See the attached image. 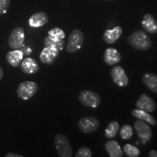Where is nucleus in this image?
I'll list each match as a JSON object with an SVG mask.
<instances>
[{"mask_svg": "<svg viewBox=\"0 0 157 157\" xmlns=\"http://www.w3.org/2000/svg\"><path fill=\"white\" fill-rule=\"evenodd\" d=\"M148 156L150 157H157V151L154 150V149L151 150L150 151H149Z\"/></svg>", "mask_w": 157, "mask_h": 157, "instance_id": "nucleus-30", "label": "nucleus"}, {"mask_svg": "<svg viewBox=\"0 0 157 157\" xmlns=\"http://www.w3.org/2000/svg\"><path fill=\"white\" fill-rule=\"evenodd\" d=\"M143 82L153 93L157 94V75L154 73H147L143 76Z\"/></svg>", "mask_w": 157, "mask_h": 157, "instance_id": "nucleus-20", "label": "nucleus"}, {"mask_svg": "<svg viewBox=\"0 0 157 157\" xmlns=\"http://www.w3.org/2000/svg\"><path fill=\"white\" fill-rule=\"evenodd\" d=\"M135 129L138 137L143 142H148L151 140L153 137L151 128L144 121L137 119L135 122Z\"/></svg>", "mask_w": 157, "mask_h": 157, "instance_id": "nucleus-8", "label": "nucleus"}, {"mask_svg": "<svg viewBox=\"0 0 157 157\" xmlns=\"http://www.w3.org/2000/svg\"><path fill=\"white\" fill-rule=\"evenodd\" d=\"M55 146L60 157H71L72 148L68 137L63 134H57L54 139Z\"/></svg>", "mask_w": 157, "mask_h": 157, "instance_id": "nucleus-2", "label": "nucleus"}, {"mask_svg": "<svg viewBox=\"0 0 157 157\" xmlns=\"http://www.w3.org/2000/svg\"><path fill=\"white\" fill-rule=\"evenodd\" d=\"M23 52L21 50L10 51L6 55V60L13 67H19L23 58Z\"/></svg>", "mask_w": 157, "mask_h": 157, "instance_id": "nucleus-16", "label": "nucleus"}, {"mask_svg": "<svg viewBox=\"0 0 157 157\" xmlns=\"http://www.w3.org/2000/svg\"><path fill=\"white\" fill-rule=\"evenodd\" d=\"M44 46L47 48H50L54 50L59 51L63 50L65 46V41L61 39H55L52 37L48 36L44 39Z\"/></svg>", "mask_w": 157, "mask_h": 157, "instance_id": "nucleus-21", "label": "nucleus"}, {"mask_svg": "<svg viewBox=\"0 0 157 157\" xmlns=\"http://www.w3.org/2000/svg\"><path fill=\"white\" fill-rule=\"evenodd\" d=\"M104 61L109 66H113L120 62L121 57L119 52L117 49L109 48H107L105 51L103 56Z\"/></svg>", "mask_w": 157, "mask_h": 157, "instance_id": "nucleus-14", "label": "nucleus"}, {"mask_svg": "<svg viewBox=\"0 0 157 157\" xmlns=\"http://www.w3.org/2000/svg\"><path fill=\"white\" fill-rule=\"evenodd\" d=\"M141 25L147 32L152 34L157 33V21L150 13H146L144 15L143 21H141Z\"/></svg>", "mask_w": 157, "mask_h": 157, "instance_id": "nucleus-12", "label": "nucleus"}, {"mask_svg": "<svg viewBox=\"0 0 157 157\" xmlns=\"http://www.w3.org/2000/svg\"><path fill=\"white\" fill-rule=\"evenodd\" d=\"M37 90L38 85L36 82L31 81L23 82L17 87V97L23 101H27L35 95Z\"/></svg>", "mask_w": 157, "mask_h": 157, "instance_id": "nucleus-3", "label": "nucleus"}, {"mask_svg": "<svg viewBox=\"0 0 157 157\" xmlns=\"http://www.w3.org/2000/svg\"><path fill=\"white\" fill-rule=\"evenodd\" d=\"M124 152L129 157H137L140 154V150L131 144H126L124 146Z\"/></svg>", "mask_w": 157, "mask_h": 157, "instance_id": "nucleus-23", "label": "nucleus"}, {"mask_svg": "<svg viewBox=\"0 0 157 157\" xmlns=\"http://www.w3.org/2000/svg\"><path fill=\"white\" fill-rule=\"evenodd\" d=\"M119 129V124L117 121L110 122L105 129V136L107 138H113L117 134Z\"/></svg>", "mask_w": 157, "mask_h": 157, "instance_id": "nucleus-22", "label": "nucleus"}, {"mask_svg": "<svg viewBox=\"0 0 157 157\" xmlns=\"http://www.w3.org/2000/svg\"><path fill=\"white\" fill-rule=\"evenodd\" d=\"M111 75L113 81L120 87H126L129 84V78L125 74L124 70L120 66H117L111 69Z\"/></svg>", "mask_w": 157, "mask_h": 157, "instance_id": "nucleus-10", "label": "nucleus"}, {"mask_svg": "<svg viewBox=\"0 0 157 157\" xmlns=\"http://www.w3.org/2000/svg\"><path fill=\"white\" fill-rule=\"evenodd\" d=\"M60 51L54 50L50 48H45L43 49L40 54V60L43 63L47 65H51L53 63L54 60L59 56Z\"/></svg>", "mask_w": 157, "mask_h": 157, "instance_id": "nucleus-13", "label": "nucleus"}, {"mask_svg": "<svg viewBox=\"0 0 157 157\" xmlns=\"http://www.w3.org/2000/svg\"><path fill=\"white\" fill-rule=\"evenodd\" d=\"M127 42L133 48L138 50H146L151 47L152 41L146 32L137 30L131 34L127 38Z\"/></svg>", "mask_w": 157, "mask_h": 157, "instance_id": "nucleus-1", "label": "nucleus"}, {"mask_svg": "<svg viewBox=\"0 0 157 157\" xmlns=\"http://www.w3.org/2000/svg\"><path fill=\"white\" fill-rule=\"evenodd\" d=\"M84 41L83 32L79 29H74L68 37L66 50L69 53H74L81 49Z\"/></svg>", "mask_w": 157, "mask_h": 157, "instance_id": "nucleus-4", "label": "nucleus"}, {"mask_svg": "<svg viewBox=\"0 0 157 157\" xmlns=\"http://www.w3.org/2000/svg\"><path fill=\"white\" fill-rule=\"evenodd\" d=\"M105 148L111 157H121L123 156L122 149L119 144L116 140H109L105 143Z\"/></svg>", "mask_w": 157, "mask_h": 157, "instance_id": "nucleus-18", "label": "nucleus"}, {"mask_svg": "<svg viewBox=\"0 0 157 157\" xmlns=\"http://www.w3.org/2000/svg\"><path fill=\"white\" fill-rule=\"evenodd\" d=\"M6 157H23L22 155H19L17 154H14V153H8L5 155Z\"/></svg>", "mask_w": 157, "mask_h": 157, "instance_id": "nucleus-29", "label": "nucleus"}, {"mask_svg": "<svg viewBox=\"0 0 157 157\" xmlns=\"http://www.w3.org/2000/svg\"><path fill=\"white\" fill-rule=\"evenodd\" d=\"M122 33L123 30L121 26H116L114 29H111V30L108 29V30H105L103 34V40L107 44H112L119 39Z\"/></svg>", "mask_w": 157, "mask_h": 157, "instance_id": "nucleus-15", "label": "nucleus"}, {"mask_svg": "<svg viewBox=\"0 0 157 157\" xmlns=\"http://www.w3.org/2000/svg\"><path fill=\"white\" fill-rule=\"evenodd\" d=\"M21 69L25 74H32L39 71V66L34 59L31 58H26L21 62Z\"/></svg>", "mask_w": 157, "mask_h": 157, "instance_id": "nucleus-17", "label": "nucleus"}, {"mask_svg": "<svg viewBox=\"0 0 157 157\" xmlns=\"http://www.w3.org/2000/svg\"><path fill=\"white\" fill-rule=\"evenodd\" d=\"M107 1H109V0H107Z\"/></svg>", "mask_w": 157, "mask_h": 157, "instance_id": "nucleus-32", "label": "nucleus"}, {"mask_svg": "<svg viewBox=\"0 0 157 157\" xmlns=\"http://www.w3.org/2000/svg\"><path fill=\"white\" fill-rule=\"evenodd\" d=\"M20 48H21V50L23 52V55H25V56H29V55H31V52H32V50H31L30 48L25 47L23 44Z\"/></svg>", "mask_w": 157, "mask_h": 157, "instance_id": "nucleus-28", "label": "nucleus"}, {"mask_svg": "<svg viewBox=\"0 0 157 157\" xmlns=\"http://www.w3.org/2000/svg\"><path fill=\"white\" fill-rule=\"evenodd\" d=\"M3 76H4V71L2 69V68L1 67V66H0V80L3 78Z\"/></svg>", "mask_w": 157, "mask_h": 157, "instance_id": "nucleus-31", "label": "nucleus"}, {"mask_svg": "<svg viewBox=\"0 0 157 157\" xmlns=\"http://www.w3.org/2000/svg\"><path fill=\"white\" fill-rule=\"evenodd\" d=\"M48 36L55 39H63L66 36L64 31L58 27H55V28L51 29L48 31Z\"/></svg>", "mask_w": 157, "mask_h": 157, "instance_id": "nucleus-25", "label": "nucleus"}, {"mask_svg": "<svg viewBox=\"0 0 157 157\" xmlns=\"http://www.w3.org/2000/svg\"><path fill=\"white\" fill-rule=\"evenodd\" d=\"M25 39L24 31L21 27H17L11 31L8 37V45L12 50L20 49Z\"/></svg>", "mask_w": 157, "mask_h": 157, "instance_id": "nucleus-7", "label": "nucleus"}, {"mask_svg": "<svg viewBox=\"0 0 157 157\" xmlns=\"http://www.w3.org/2000/svg\"><path fill=\"white\" fill-rule=\"evenodd\" d=\"M78 100L87 107L95 109L101 105V99L99 95L91 90H83L78 95Z\"/></svg>", "mask_w": 157, "mask_h": 157, "instance_id": "nucleus-5", "label": "nucleus"}, {"mask_svg": "<svg viewBox=\"0 0 157 157\" xmlns=\"http://www.w3.org/2000/svg\"><path fill=\"white\" fill-rule=\"evenodd\" d=\"M77 126L82 132L88 134L98 130L100 127V121L94 117H84L78 121Z\"/></svg>", "mask_w": 157, "mask_h": 157, "instance_id": "nucleus-6", "label": "nucleus"}, {"mask_svg": "<svg viewBox=\"0 0 157 157\" xmlns=\"http://www.w3.org/2000/svg\"><path fill=\"white\" fill-rule=\"evenodd\" d=\"M137 109L142 110L148 113L154 112L156 108V105L150 95L147 94H141L139 99L136 102Z\"/></svg>", "mask_w": 157, "mask_h": 157, "instance_id": "nucleus-9", "label": "nucleus"}, {"mask_svg": "<svg viewBox=\"0 0 157 157\" xmlns=\"http://www.w3.org/2000/svg\"><path fill=\"white\" fill-rule=\"evenodd\" d=\"M133 130L132 127L129 124H124L120 129V135L121 138L124 140H129L132 137Z\"/></svg>", "mask_w": 157, "mask_h": 157, "instance_id": "nucleus-24", "label": "nucleus"}, {"mask_svg": "<svg viewBox=\"0 0 157 157\" xmlns=\"http://www.w3.org/2000/svg\"><path fill=\"white\" fill-rule=\"evenodd\" d=\"M11 4V0H0V15L7 13Z\"/></svg>", "mask_w": 157, "mask_h": 157, "instance_id": "nucleus-27", "label": "nucleus"}, {"mask_svg": "<svg viewBox=\"0 0 157 157\" xmlns=\"http://www.w3.org/2000/svg\"><path fill=\"white\" fill-rule=\"evenodd\" d=\"M76 157H91L92 151L87 147H82L78 150L75 155Z\"/></svg>", "mask_w": 157, "mask_h": 157, "instance_id": "nucleus-26", "label": "nucleus"}, {"mask_svg": "<svg viewBox=\"0 0 157 157\" xmlns=\"http://www.w3.org/2000/svg\"><path fill=\"white\" fill-rule=\"evenodd\" d=\"M49 21L48 15L44 12L34 13L29 20V24L32 28H39L46 24Z\"/></svg>", "mask_w": 157, "mask_h": 157, "instance_id": "nucleus-11", "label": "nucleus"}, {"mask_svg": "<svg viewBox=\"0 0 157 157\" xmlns=\"http://www.w3.org/2000/svg\"><path fill=\"white\" fill-rule=\"evenodd\" d=\"M132 115L133 117L137 118L138 119H141V120L146 121L149 124L152 125V126H156V121L155 118L148 113L146 111H142L140 109H135L132 111Z\"/></svg>", "mask_w": 157, "mask_h": 157, "instance_id": "nucleus-19", "label": "nucleus"}]
</instances>
